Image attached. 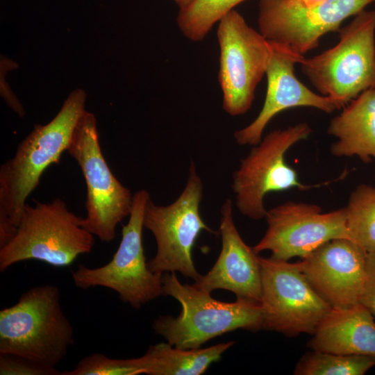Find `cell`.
Returning a JSON list of instances; mask_svg holds the SVG:
<instances>
[{
	"label": "cell",
	"instance_id": "obj_15",
	"mask_svg": "<svg viewBox=\"0 0 375 375\" xmlns=\"http://www.w3.org/2000/svg\"><path fill=\"white\" fill-rule=\"evenodd\" d=\"M269 58L265 75L267 92L262 108L249 125L236 131L234 138L238 144L256 145L272 118L286 109L305 106L317 108L327 113L339 109L330 97L311 91L294 74V66L301 56L289 48L269 41Z\"/></svg>",
	"mask_w": 375,
	"mask_h": 375
},
{
	"label": "cell",
	"instance_id": "obj_10",
	"mask_svg": "<svg viewBox=\"0 0 375 375\" xmlns=\"http://www.w3.org/2000/svg\"><path fill=\"white\" fill-rule=\"evenodd\" d=\"M262 328L288 337L312 335L332 307L303 274L299 262L259 256Z\"/></svg>",
	"mask_w": 375,
	"mask_h": 375
},
{
	"label": "cell",
	"instance_id": "obj_5",
	"mask_svg": "<svg viewBox=\"0 0 375 375\" xmlns=\"http://www.w3.org/2000/svg\"><path fill=\"white\" fill-rule=\"evenodd\" d=\"M339 33L336 45L314 57L303 56L299 64L317 90L340 108L375 88V10L360 12Z\"/></svg>",
	"mask_w": 375,
	"mask_h": 375
},
{
	"label": "cell",
	"instance_id": "obj_12",
	"mask_svg": "<svg viewBox=\"0 0 375 375\" xmlns=\"http://www.w3.org/2000/svg\"><path fill=\"white\" fill-rule=\"evenodd\" d=\"M375 0H325L306 7L299 0H260L259 32L269 41L304 56L326 33L339 31L342 22Z\"/></svg>",
	"mask_w": 375,
	"mask_h": 375
},
{
	"label": "cell",
	"instance_id": "obj_3",
	"mask_svg": "<svg viewBox=\"0 0 375 375\" xmlns=\"http://www.w3.org/2000/svg\"><path fill=\"white\" fill-rule=\"evenodd\" d=\"M162 282V295L174 298L182 309L176 317H158L153 328L172 346L197 349L228 332L262 328L260 303L238 299L234 302L218 301L192 285L182 284L175 272L164 273Z\"/></svg>",
	"mask_w": 375,
	"mask_h": 375
},
{
	"label": "cell",
	"instance_id": "obj_21",
	"mask_svg": "<svg viewBox=\"0 0 375 375\" xmlns=\"http://www.w3.org/2000/svg\"><path fill=\"white\" fill-rule=\"evenodd\" d=\"M247 0H193L179 9L176 23L181 33L192 42L203 40L216 23Z\"/></svg>",
	"mask_w": 375,
	"mask_h": 375
},
{
	"label": "cell",
	"instance_id": "obj_2",
	"mask_svg": "<svg viewBox=\"0 0 375 375\" xmlns=\"http://www.w3.org/2000/svg\"><path fill=\"white\" fill-rule=\"evenodd\" d=\"M87 94L73 90L47 124L35 125L19 144L15 155L0 167V213L17 226L28 197L38 186L44 172L67 151L75 128L85 112Z\"/></svg>",
	"mask_w": 375,
	"mask_h": 375
},
{
	"label": "cell",
	"instance_id": "obj_13",
	"mask_svg": "<svg viewBox=\"0 0 375 375\" xmlns=\"http://www.w3.org/2000/svg\"><path fill=\"white\" fill-rule=\"evenodd\" d=\"M315 204L288 201L267 210V229L253 247L270 251L274 258H301L333 239H351L345 208L322 212Z\"/></svg>",
	"mask_w": 375,
	"mask_h": 375
},
{
	"label": "cell",
	"instance_id": "obj_24",
	"mask_svg": "<svg viewBox=\"0 0 375 375\" xmlns=\"http://www.w3.org/2000/svg\"><path fill=\"white\" fill-rule=\"evenodd\" d=\"M1 375H60L62 372L46 369L16 355L0 353Z\"/></svg>",
	"mask_w": 375,
	"mask_h": 375
},
{
	"label": "cell",
	"instance_id": "obj_26",
	"mask_svg": "<svg viewBox=\"0 0 375 375\" xmlns=\"http://www.w3.org/2000/svg\"><path fill=\"white\" fill-rule=\"evenodd\" d=\"M304 6L310 8L317 6L325 0H299Z\"/></svg>",
	"mask_w": 375,
	"mask_h": 375
},
{
	"label": "cell",
	"instance_id": "obj_17",
	"mask_svg": "<svg viewBox=\"0 0 375 375\" xmlns=\"http://www.w3.org/2000/svg\"><path fill=\"white\" fill-rule=\"evenodd\" d=\"M308 346L313 351L375 357V319L360 303L332 308Z\"/></svg>",
	"mask_w": 375,
	"mask_h": 375
},
{
	"label": "cell",
	"instance_id": "obj_4",
	"mask_svg": "<svg viewBox=\"0 0 375 375\" xmlns=\"http://www.w3.org/2000/svg\"><path fill=\"white\" fill-rule=\"evenodd\" d=\"M65 202L56 198L48 203H26L14 237L0 249V271L28 260L56 267L71 265L78 256L90 253L94 235L82 226Z\"/></svg>",
	"mask_w": 375,
	"mask_h": 375
},
{
	"label": "cell",
	"instance_id": "obj_27",
	"mask_svg": "<svg viewBox=\"0 0 375 375\" xmlns=\"http://www.w3.org/2000/svg\"><path fill=\"white\" fill-rule=\"evenodd\" d=\"M174 2L179 9L183 8L190 4L193 0H172Z\"/></svg>",
	"mask_w": 375,
	"mask_h": 375
},
{
	"label": "cell",
	"instance_id": "obj_22",
	"mask_svg": "<svg viewBox=\"0 0 375 375\" xmlns=\"http://www.w3.org/2000/svg\"><path fill=\"white\" fill-rule=\"evenodd\" d=\"M375 366V357L313 351L305 354L294 371L297 375H363Z\"/></svg>",
	"mask_w": 375,
	"mask_h": 375
},
{
	"label": "cell",
	"instance_id": "obj_18",
	"mask_svg": "<svg viewBox=\"0 0 375 375\" xmlns=\"http://www.w3.org/2000/svg\"><path fill=\"white\" fill-rule=\"evenodd\" d=\"M328 133L337 138L331 147L333 156H356L365 163L375 159V88L360 93L333 117Z\"/></svg>",
	"mask_w": 375,
	"mask_h": 375
},
{
	"label": "cell",
	"instance_id": "obj_1",
	"mask_svg": "<svg viewBox=\"0 0 375 375\" xmlns=\"http://www.w3.org/2000/svg\"><path fill=\"white\" fill-rule=\"evenodd\" d=\"M58 288H31L0 311V353L25 358L46 369L56 366L74 344V329L60 305Z\"/></svg>",
	"mask_w": 375,
	"mask_h": 375
},
{
	"label": "cell",
	"instance_id": "obj_20",
	"mask_svg": "<svg viewBox=\"0 0 375 375\" xmlns=\"http://www.w3.org/2000/svg\"><path fill=\"white\" fill-rule=\"evenodd\" d=\"M345 209L350 238L367 253H375V186L356 187Z\"/></svg>",
	"mask_w": 375,
	"mask_h": 375
},
{
	"label": "cell",
	"instance_id": "obj_19",
	"mask_svg": "<svg viewBox=\"0 0 375 375\" xmlns=\"http://www.w3.org/2000/svg\"><path fill=\"white\" fill-rule=\"evenodd\" d=\"M234 342L219 343L204 349H182L167 343L150 346L138 357L144 374L199 375L203 374Z\"/></svg>",
	"mask_w": 375,
	"mask_h": 375
},
{
	"label": "cell",
	"instance_id": "obj_8",
	"mask_svg": "<svg viewBox=\"0 0 375 375\" xmlns=\"http://www.w3.org/2000/svg\"><path fill=\"white\" fill-rule=\"evenodd\" d=\"M149 198L146 190L133 194L129 219L122 228V240L112 258L95 268L79 264L72 272L77 288L87 290L103 287L112 290L122 301L135 309L162 295V274L149 269L144 253L143 219Z\"/></svg>",
	"mask_w": 375,
	"mask_h": 375
},
{
	"label": "cell",
	"instance_id": "obj_16",
	"mask_svg": "<svg viewBox=\"0 0 375 375\" xmlns=\"http://www.w3.org/2000/svg\"><path fill=\"white\" fill-rule=\"evenodd\" d=\"M233 205L226 199L221 208L222 250L216 262L192 285L205 292L218 289L232 292L236 299L260 303L259 256L241 238L233 220Z\"/></svg>",
	"mask_w": 375,
	"mask_h": 375
},
{
	"label": "cell",
	"instance_id": "obj_14",
	"mask_svg": "<svg viewBox=\"0 0 375 375\" xmlns=\"http://www.w3.org/2000/svg\"><path fill=\"white\" fill-rule=\"evenodd\" d=\"M367 253L349 238L323 244L301 258L300 268L317 293L333 308L359 303Z\"/></svg>",
	"mask_w": 375,
	"mask_h": 375
},
{
	"label": "cell",
	"instance_id": "obj_9",
	"mask_svg": "<svg viewBox=\"0 0 375 375\" xmlns=\"http://www.w3.org/2000/svg\"><path fill=\"white\" fill-rule=\"evenodd\" d=\"M312 131L304 122L271 131L240 160L233 176L232 189L235 206L243 215L254 220L265 218L267 210L263 201L271 192L315 187L301 183L295 169L285 161L289 149Z\"/></svg>",
	"mask_w": 375,
	"mask_h": 375
},
{
	"label": "cell",
	"instance_id": "obj_7",
	"mask_svg": "<svg viewBox=\"0 0 375 375\" xmlns=\"http://www.w3.org/2000/svg\"><path fill=\"white\" fill-rule=\"evenodd\" d=\"M67 152L83 173L87 194L82 226L101 242L116 236V228L132 210L133 194L111 172L102 153L94 115L85 110L74 132Z\"/></svg>",
	"mask_w": 375,
	"mask_h": 375
},
{
	"label": "cell",
	"instance_id": "obj_6",
	"mask_svg": "<svg viewBox=\"0 0 375 375\" xmlns=\"http://www.w3.org/2000/svg\"><path fill=\"white\" fill-rule=\"evenodd\" d=\"M203 190L201 178L191 160L185 188L173 203L158 206L150 198L148 200L143 224L152 233L157 244L155 256L147 262L151 272L160 274L178 272L194 281L201 276L192 259L194 244L202 231L217 234L200 215Z\"/></svg>",
	"mask_w": 375,
	"mask_h": 375
},
{
	"label": "cell",
	"instance_id": "obj_23",
	"mask_svg": "<svg viewBox=\"0 0 375 375\" xmlns=\"http://www.w3.org/2000/svg\"><path fill=\"white\" fill-rule=\"evenodd\" d=\"M144 374L138 358H110L94 353L83 358L74 369L62 372V375H138Z\"/></svg>",
	"mask_w": 375,
	"mask_h": 375
},
{
	"label": "cell",
	"instance_id": "obj_25",
	"mask_svg": "<svg viewBox=\"0 0 375 375\" xmlns=\"http://www.w3.org/2000/svg\"><path fill=\"white\" fill-rule=\"evenodd\" d=\"M359 303L375 319V253H368L362 292Z\"/></svg>",
	"mask_w": 375,
	"mask_h": 375
},
{
	"label": "cell",
	"instance_id": "obj_11",
	"mask_svg": "<svg viewBox=\"0 0 375 375\" xmlns=\"http://www.w3.org/2000/svg\"><path fill=\"white\" fill-rule=\"evenodd\" d=\"M217 37L223 109L231 116L243 115L250 109L256 88L265 74L269 42L235 10L218 23Z\"/></svg>",
	"mask_w": 375,
	"mask_h": 375
}]
</instances>
